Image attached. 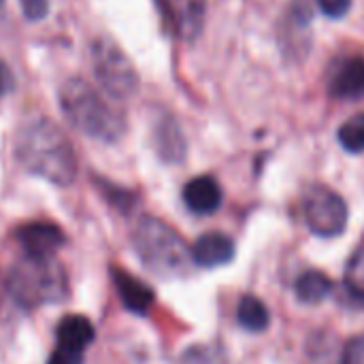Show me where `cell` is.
Here are the masks:
<instances>
[{
    "instance_id": "10",
    "label": "cell",
    "mask_w": 364,
    "mask_h": 364,
    "mask_svg": "<svg viewBox=\"0 0 364 364\" xmlns=\"http://www.w3.org/2000/svg\"><path fill=\"white\" fill-rule=\"evenodd\" d=\"M222 198H224V194H222L220 183L209 175L194 177L183 188V203L196 215L215 213L222 205Z\"/></svg>"
},
{
    "instance_id": "13",
    "label": "cell",
    "mask_w": 364,
    "mask_h": 364,
    "mask_svg": "<svg viewBox=\"0 0 364 364\" xmlns=\"http://www.w3.org/2000/svg\"><path fill=\"white\" fill-rule=\"evenodd\" d=\"M55 337L60 346L66 348H75V350H83L85 346H90L96 337L94 324L83 318V316H66L60 320L58 328H55Z\"/></svg>"
},
{
    "instance_id": "22",
    "label": "cell",
    "mask_w": 364,
    "mask_h": 364,
    "mask_svg": "<svg viewBox=\"0 0 364 364\" xmlns=\"http://www.w3.org/2000/svg\"><path fill=\"white\" fill-rule=\"evenodd\" d=\"M21 9H23V15L30 21H38V19H43L47 15L49 0H21Z\"/></svg>"
},
{
    "instance_id": "8",
    "label": "cell",
    "mask_w": 364,
    "mask_h": 364,
    "mask_svg": "<svg viewBox=\"0 0 364 364\" xmlns=\"http://www.w3.org/2000/svg\"><path fill=\"white\" fill-rule=\"evenodd\" d=\"M17 239L26 250V256H53L66 241L62 230L49 222H32L21 226Z\"/></svg>"
},
{
    "instance_id": "3",
    "label": "cell",
    "mask_w": 364,
    "mask_h": 364,
    "mask_svg": "<svg viewBox=\"0 0 364 364\" xmlns=\"http://www.w3.org/2000/svg\"><path fill=\"white\" fill-rule=\"evenodd\" d=\"M9 290L23 309H36L64 301L68 292L66 273L53 256H26L9 275Z\"/></svg>"
},
{
    "instance_id": "20",
    "label": "cell",
    "mask_w": 364,
    "mask_h": 364,
    "mask_svg": "<svg viewBox=\"0 0 364 364\" xmlns=\"http://www.w3.org/2000/svg\"><path fill=\"white\" fill-rule=\"evenodd\" d=\"M341 364H364V335L348 341V346L343 348Z\"/></svg>"
},
{
    "instance_id": "24",
    "label": "cell",
    "mask_w": 364,
    "mask_h": 364,
    "mask_svg": "<svg viewBox=\"0 0 364 364\" xmlns=\"http://www.w3.org/2000/svg\"><path fill=\"white\" fill-rule=\"evenodd\" d=\"M0 4H2V0H0Z\"/></svg>"
},
{
    "instance_id": "6",
    "label": "cell",
    "mask_w": 364,
    "mask_h": 364,
    "mask_svg": "<svg viewBox=\"0 0 364 364\" xmlns=\"http://www.w3.org/2000/svg\"><path fill=\"white\" fill-rule=\"evenodd\" d=\"M305 220L311 232L318 237H337L346 230L348 224V205L346 200L326 186H311L303 198Z\"/></svg>"
},
{
    "instance_id": "11",
    "label": "cell",
    "mask_w": 364,
    "mask_h": 364,
    "mask_svg": "<svg viewBox=\"0 0 364 364\" xmlns=\"http://www.w3.org/2000/svg\"><path fill=\"white\" fill-rule=\"evenodd\" d=\"M111 277H113L115 290L119 292V299L128 311H132L136 316H145L151 309L156 294L147 284H143L134 275L126 273L124 269H111Z\"/></svg>"
},
{
    "instance_id": "19",
    "label": "cell",
    "mask_w": 364,
    "mask_h": 364,
    "mask_svg": "<svg viewBox=\"0 0 364 364\" xmlns=\"http://www.w3.org/2000/svg\"><path fill=\"white\" fill-rule=\"evenodd\" d=\"M83 350H75V348H66V346H58L55 352L49 356L47 364H83Z\"/></svg>"
},
{
    "instance_id": "21",
    "label": "cell",
    "mask_w": 364,
    "mask_h": 364,
    "mask_svg": "<svg viewBox=\"0 0 364 364\" xmlns=\"http://www.w3.org/2000/svg\"><path fill=\"white\" fill-rule=\"evenodd\" d=\"M318 6L322 9V13L331 19H339L343 15H348V11L352 9V0H318Z\"/></svg>"
},
{
    "instance_id": "5",
    "label": "cell",
    "mask_w": 364,
    "mask_h": 364,
    "mask_svg": "<svg viewBox=\"0 0 364 364\" xmlns=\"http://www.w3.org/2000/svg\"><path fill=\"white\" fill-rule=\"evenodd\" d=\"M94 75L100 87L115 100H124L139 90V75L128 55L109 38H96L92 45Z\"/></svg>"
},
{
    "instance_id": "9",
    "label": "cell",
    "mask_w": 364,
    "mask_h": 364,
    "mask_svg": "<svg viewBox=\"0 0 364 364\" xmlns=\"http://www.w3.org/2000/svg\"><path fill=\"white\" fill-rule=\"evenodd\" d=\"M235 258V241L224 232H207L192 245V260L203 269L224 267Z\"/></svg>"
},
{
    "instance_id": "23",
    "label": "cell",
    "mask_w": 364,
    "mask_h": 364,
    "mask_svg": "<svg viewBox=\"0 0 364 364\" xmlns=\"http://www.w3.org/2000/svg\"><path fill=\"white\" fill-rule=\"evenodd\" d=\"M15 87V77L11 73V68L6 66V62L0 60V96L9 94Z\"/></svg>"
},
{
    "instance_id": "17",
    "label": "cell",
    "mask_w": 364,
    "mask_h": 364,
    "mask_svg": "<svg viewBox=\"0 0 364 364\" xmlns=\"http://www.w3.org/2000/svg\"><path fill=\"white\" fill-rule=\"evenodd\" d=\"M339 143L350 154H363L364 151V113L350 117L339 128Z\"/></svg>"
},
{
    "instance_id": "16",
    "label": "cell",
    "mask_w": 364,
    "mask_h": 364,
    "mask_svg": "<svg viewBox=\"0 0 364 364\" xmlns=\"http://www.w3.org/2000/svg\"><path fill=\"white\" fill-rule=\"evenodd\" d=\"M237 320L250 333H264L271 324V314H269V307L260 299L247 294L239 301Z\"/></svg>"
},
{
    "instance_id": "2",
    "label": "cell",
    "mask_w": 364,
    "mask_h": 364,
    "mask_svg": "<svg viewBox=\"0 0 364 364\" xmlns=\"http://www.w3.org/2000/svg\"><path fill=\"white\" fill-rule=\"evenodd\" d=\"M60 107L77 130L96 141L115 143L126 132L124 113L105 100L98 90L81 77L64 81L60 90Z\"/></svg>"
},
{
    "instance_id": "4",
    "label": "cell",
    "mask_w": 364,
    "mask_h": 364,
    "mask_svg": "<svg viewBox=\"0 0 364 364\" xmlns=\"http://www.w3.org/2000/svg\"><path fill=\"white\" fill-rule=\"evenodd\" d=\"M134 250L143 264L160 277H181L194 262L186 241L158 218H143L136 224Z\"/></svg>"
},
{
    "instance_id": "12",
    "label": "cell",
    "mask_w": 364,
    "mask_h": 364,
    "mask_svg": "<svg viewBox=\"0 0 364 364\" xmlns=\"http://www.w3.org/2000/svg\"><path fill=\"white\" fill-rule=\"evenodd\" d=\"M168 15L183 41H194L203 32L207 0H166Z\"/></svg>"
},
{
    "instance_id": "7",
    "label": "cell",
    "mask_w": 364,
    "mask_h": 364,
    "mask_svg": "<svg viewBox=\"0 0 364 364\" xmlns=\"http://www.w3.org/2000/svg\"><path fill=\"white\" fill-rule=\"evenodd\" d=\"M328 90L335 98L360 100L364 98V60L358 55L343 58L331 68Z\"/></svg>"
},
{
    "instance_id": "18",
    "label": "cell",
    "mask_w": 364,
    "mask_h": 364,
    "mask_svg": "<svg viewBox=\"0 0 364 364\" xmlns=\"http://www.w3.org/2000/svg\"><path fill=\"white\" fill-rule=\"evenodd\" d=\"M346 288L352 299L364 305V245L350 258L346 269Z\"/></svg>"
},
{
    "instance_id": "14",
    "label": "cell",
    "mask_w": 364,
    "mask_h": 364,
    "mask_svg": "<svg viewBox=\"0 0 364 364\" xmlns=\"http://www.w3.org/2000/svg\"><path fill=\"white\" fill-rule=\"evenodd\" d=\"M294 290H296L299 301H303L307 305H318L328 299V294L333 290V282L322 271H305L296 279Z\"/></svg>"
},
{
    "instance_id": "15",
    "label": "cell",
    "mask_w": 364,
    "mask_h": 364,
    "mask_svg": "<svg viewBox=\"0 0 364 364\" xmlns=\"http://www.w3.org/2000/svg\"><path fill=\"white\" fill-rule=\"evenodd\" d=\"M156 147L166 162H181L186 156V141L173 119H164L156 128Z\"/></svg>"
},
{
    "instance_id": "1",
    "label": "cell",
    "mask_w": 364,
    "mask_h": 364,
    "mask_svg": "<svg viewBox=\"0 0 364 364\" xmlns=\"http://www.w3.org/2000/svg\"><path fill=\"white\" fill-rule=\"evenodd\" d=\"M15 158L28 173L55 186H70L77 177L73 143L58 124L45 117H34L19 128Z\"/></svg>"
}]
</instances>
